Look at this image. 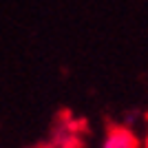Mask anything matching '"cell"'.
Returning a JSON list of instances; mask_svg holds the SVG:
<instances>
[{"label": "cell", "mask_w": 148, "mask_h": 148, "mask_svg": "<svg viewBox=\"0 0 148 148\" xmlns=\"http://www.w3.org/2000/svg\"><path fill=\"white\" fill-rule=\"evenodd\" d=\"M102 148H142V139L128 126H111L102 139Z\"/></svg>", "instance_id": "cell-1"}, {"label": "cell", "mask_w": 148, "mask_h": 148, "mask_svg": "<svg viewBox=\"0 0 148 148\" xmlns=\"http://www.w3.org/2000/svg\"><path fill=\"white\" fill-rule=\"evenodd\" d=\"M142 139V148H148V124H146V130H144V137H139Z\"/></svg>", "instance_id": "cell-2"}]
</instances>
